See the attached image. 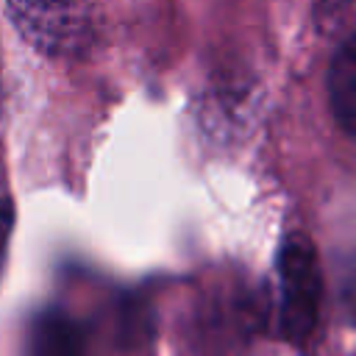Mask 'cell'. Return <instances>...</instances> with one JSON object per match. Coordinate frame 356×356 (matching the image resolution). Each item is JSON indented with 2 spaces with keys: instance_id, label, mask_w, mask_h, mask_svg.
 <instances>
[{
  "instance_id": "7a4b0ae2",
  "label": "cell",
  "mask_w": 356,
  "mask_h": 356,
  "mask_svg": "<svg viewBox=\"0 0 356 356\" xmlns=\"http://www.w3.org/2000/svg\"><path fill=\"white\" fill-rule=\"evenodd\" d=\"M6 8L28 44L47 56H83L95 42V22L83 0H6Z\"/></svg>"
},
{
  "instance_id": "5b68a950",
  "label": "cell",
  "mask_w": 356,
  "mask_h": 356,
  "mask_svg": "<svg viewBox=\"0 0 356 356\" xmlns=\"http://www.w3.org/2000/svg\"><path fill=\"white\" fill-rule=\"evenodd\" d=\"M11 228H14V206L8 200H0V267H3V259H6Z\"/></svg>"
},
{
  "instance_id": "277c9868",
  "label": "cell",
  "mask_w": 356,
  "mask_h": 356,
  "mask_svg": "<svg viewBox=\"0 0 356 356\" xmlns=\"http://www.w3.org/2000/svg\"><path fill=\"white\" fill-rule=\"evenodd\" d=\"M328 100L339 128L356 136V31L339 44L328 70Z\"/></svg>"
},
{
  "instance_id": "6da1fadb",
  "label": "cell",
  "mask_w": 356,
  "mask_h": 356,
  "mask_svg": "<svg viewBox=\"0 0 356 356\" xmlns=\"http://www.w3.org/2000/svg\"><path fill=\"white\" fill-rule=\"evenodd\" d=\"M278 325L284 339L303 345L320 320V298H323V278L317 250L309 236L289 234L278 253Z\"/></svg>"
},
{
  "instance_id": "8992f818",
  "label": "cell",
  "mask_w": 356,
  "mask_h": 356,
  "mask_svg": "<svg viewBox=\"0 0 356 356\" xmlns=\"http://www.w3.org/2000/svg\"><path fill=\"white\" fill-rule=\"evenodd\" d=\"M348 3L350 0H317V14H320V19L331 22V19H337V17L345 14Z\"/></svg>"
},
{
  "instance_id": "3957f363",
  "label": "cell",
  "mask_w": 356,
  "mask_h": 356,
  "mask_svg": "<svg viewBox=\"0 0 356 356\" xmlns=\"http://www.w3.org/2000/svg\"><path fill=\"white\" fill-rule=\"evenodd\" d=\"M25 356H86V337L70 314L44 309L28 325Z\"/></svg>"
}]
</instances>
